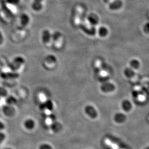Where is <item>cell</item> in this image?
<instances>
[{"label":"cell","instance_id":"17","mask_svg":"<svg viewBox=\"0 0 149 149\" xmlns=\"http://www.w3.org/2000/svg\"><path fill=\"white\" fill-rule=\"evenodd\" d=\"M125 117L124 115L123 114L117 113L115 114V116H114V120H115V122L118 123H120V122H122L124 121L125 120Z\"/></svg>","mask_w":149,"mask_h":149},{"label":"cell","instance_id":"24","mask_svg":"<svg viewBox=\"0 0 149 149\" xmlns=\"http://www.w3.org/2000/svg\"><path fill=\"white\" fill-rule=\"evenodd\" d=\"M109 77L107 76H101L99 78V81L101 82L102 83H105V82H108L109 81Z\"/></svg>","mask_w":149,"mask_h":149},{"label":"cell","instance_id":"33","mask_svg":"<svg viewBox=\"0 0 149 149\" xmlns=\"http://www.w3.org/2000/svg\"><path fill=\"white\" fill-rule=\"evenodd\" d=\"M43 0H33V1H36V2H41L42 3Z\"/></svg>","mask_w":149,"mask_h":149},{"label":"cell","instance_id":"30","mask_svg":"<svg viewBox=\"0 0 149 149\" xmlns=\"http://www.w3.org/2000/svg\"><path fill=\"white\" fill-rule=\"evenodd\" d=\"M5 127V125L3 124V122L0 121V130H3Z\"/></svg>","mask_w":149,"mask_h":149},{"label":"cell","instance_id":"12","mask_svg":"<svg viewBox=\"0 0 149 149\" xmlns=\"http://www.w3.org/2000/svg\"><path fill=\"white\" fill-rule=\"evenodd\" d=\"M31 8L33 10L36 11H39L42 9V8H43L42 3L33 1L31 4Z\"/></svg>","mask_w":149,"mask_h":149},{"label":"cell","instance_id":"5","mask_svg":"<svg viewBox=\"0 0 149 149\" xmlns=\"http://www.w3.org/2000/svg\"><path fill=\"white\" fill-rule=\"evenodd\" d=\"M3 112L6 116L11 117L13 116L15 114V110L13 106L7 104L3 106Z\"/></svg>","mask_w":149,"mask_h":149},{"label":"cell","instance_id":"18","mask_svg":"<svg viewBox=\"0 0 149 149\" xmlns=\"http://www.w3.org/2000/svg\"><path fill=\"white\" fill-rule=\"evenodd\" d=\"M46 62L49 64H53L57 61V59L53 55H49L47 56L46 58Z\"/></svg>","mask_w":149,"mask_h":149},{"label":"cell","instance_id":"25","mask_svg":"<svg viewBox=\"0 0 149 149\" xmlns=\"http://www.w3.org/2000/svg\"><path fill=\"white\" fill-rule=\"evenodd\" d=\"M6 1L10 5H16L19 3L21 0H6Z\"/></svg>","mask_w":149,"mask_h":149},{"label":"cell","instance_id":"29","mask_svg":"<svg viewBox=\"0 0 149 149\" xmlns=\"http://www.w3.org/2000/svg\"><path fill=\"white\" fill-rule=\"evenodd\" d=\"M39 109H40V110H45V109H46V107H45V103H41V104L40 105V106H39Z\"/></svg>","mask_w":149,"mask_h":149},{"label":"cell","instance_id":"3","mask_svg":"<svg viewBox=\"0 0 149 149\" xmlns=\"http://www.w3.org/2000/svg\"><path fill=\"white\" fill-rule=\"evenodd\" d=\"M1 77L5 79H16L19 77V74L15 71L9 72H2L0 74Z\"/></svg>","mask_w":149,"mask_h":149},{"label":"cell","instance_id":"26","mask_svg":"<svg viewBox=\"0 0 149 149\" xmlns=\"http://www.w3.org/2000/svg\"><path fill=\"white\" fill-rule=\"evenodd\" d=\"M5 137H6V136L4 133L3 132H0V144L3 141V140H5Z\"/></svg>","mask_w":149,"mask_h":149},{"label":"cell","instance_id":"34","mask_svg":"<svg viewBox=\"0 0 149 149\" xmlns=\"http://www.w3.org/2000/svg\"><path fill=\"white\" fill-rule=\"evenodd\" d=\"M5 149H11V148H5Z\"/></svg>","mask_w":149,"mask_h":149},{"label":"cell","instance_id":"15","mask_svg":"<svg viewBox=\"0 0 149 149\" xmlns=\"http://www.w3.org/2000/svg\"><path fill=\"white\" fill-rule=\"evenodd\" d=\"M62 125L60 123L55 122L51 125V129L54 132H58L61 129Z\"/></svg>","mask_w":149,"mask_h":149},{"label":"cell","instance_id":"6","mask_svg":"<svg viewBox=\"0 0 149 149\" xmlns=\"http://www.w3.org/2000/svg\"><path fill=\"white\" fill-rule=\"evenodd\" d=\"M88 23L91 25L94 26L96 25L99 22V18L98 16L96 14L94 13H91L88 16Z\"/></svg>","mask_w":149,"mask_h":149},{"label":"cell","instance_id":"23","mask_svg":"<svg viewBox=\"0 0 149 149\" xmlns=\"http://www.w3.org/2000/svg\"><path fill=\"white\" fill-rule=\"evenodd\" d=\"M133 74H134L133 71H132V70L130 69L126 68L124 70V74L127 77H131L132 76Z\"/></svg>","mask_w":149,"mask_h":149},{"label":"cell","instance_id":"4","mask_svg":"<svg viewBox=\"0 0 149 149\" xmlns=\"http://www.w3.org/2000/svg\"><path fill=\"white\" fill-rule=\"evenodd\" d=\"M115 87L113 84L110 82H107L103 83L100 86V89L103 92H109L113 91Z\"/></svg>","mask_w":149,"mask_h":149},{"label":"cell","instance_id":"7","mask_svg":"<svg viewBox=\"0 0 149 149\" xmlns=\"http://www.w3.org/2000/svg\"><path fill=\"white\" fill-rule=\"evenodd\" d=\"M122 5V1L121 0H114L109 4V8L111 10H117L121 8Z\"/></svg>","mask_w":149,"mask_h":149},{"label":"cell","instance_id":"16","mask_svg":"<svg viewBox=\"0 0 149 149\" xmlns=\"http://www.w3.org/2000/svg\"><path fill=\"white\" fill-rule=\"evenodd\" d=\"M122 106L124 110L126 111L130 110L132 107L131 103L129 101L127 100H124V101L122 102Z\"/></svg>","mask_w":149,"mask_h":149},{"label":"cell","instance_id":"32","mask_svg":"<svg viewBox=\"0 0 149 149\" xmlns=\"http://www.w3.org/2000/svg\"><path fill=\"white\" fill-rule=\"evenodd\" d=\"M103 2H104L105 3H108L110 2L111 0H103Z\"/></svg>","mask_w":149,"mask_h":149},{"label":"cell","instance_id":"19","mask_svg":"<svg viewBox=\"0 0 149 149\" xmlns=\"http://www.w3.org/2000/svg\"><path fill=\"white\" fill-rule=\"evenodd\" d=\"M46 107V109L48 110L51 111L53 109L54 105L52 102L50 100H46V101L44 102Z\"/></svg>","mask_w":149,"mask_h":149},{"label":"cell","instance_id":"27","mask_svg":"<svg viewBox=\"0 0 149 149\" xmlns=\"http://www.w3.org/2000/svg\"><path fill=\"white\" fill-rule=\"evenodd\" d=\"M137 62L135 60H133V61H132L131 62V63H130V64H131V66L132 67H133V68H137V67H138V66H139V64H137Z\"/></svg>","mask_w":149,"mask_h":149},{"label":"cell","instance_id":"13","mask_svg":"<svg viewBox=\"0 0 149 149\" xmlns=\"http://www.w3.org/2000/svg\"><path fill=\"white\" fill-rule=\"evenodd\" d=\"M5 101L7 104L13 106L17 103V99L13 96H9L6 97Z\"/></svg>","mask_w":149,"mask_h":149},{"label":"cell","instance_id":"21","mask_svg":"<svg viewBox=\"0 0 149 149\" xmlns=\"http://www.w3.org/2000/svg\"><path fill=\"white\" fill-rule=\"evenodd\" d=\"M8 96V91L5 88L0 87V99Z\"/></svg>","mask_w":149,"mask_h":149},{"label":"cell","instance_id":"9","mask_svg":"<svg viewBox=\"0 0 149 149\" xmlns=\"http://www.w3.org/2000/svg\"><path fill=\"white\" fill-rule=\"evenodd\" d=\"M52 34L48 30H45L42 32V40L44 43H48L51 40Z\"/></svg>","mask_w":149,"mask_h":149},{"label":"cell","instance_id":"31","mask_svg":"<svg viewBox=\"0 0 149 149\" xmlns=\"http://www.w3.org/2000/svg\"><path fill=\"white\" fill-rule=\"evenodd\" d=\"M50 118H51V119L52 120H55L56 119V117H55V115H53V114L51 115Z\"/></svg>","mask_w":149,"mask_h":149},{"label":"cell","instance_id":"22","mask_svg":"<svg viewBox=\"0 0 149 149\" xmlns=\"http://www.w3.org/2000/svg\"><path fill=\"white\" fill-rule=\"evenodd\" d=\"M39 149H53V148L51 145L47 143H44L39 146Z\"/></svg>","mask_w":149,"mask_h":149},{"label":"cell","instance_id":"14","mask_svg":"<svg viewBox=\"0 0 149 149\" xmlns=\"http://www.w3.org/2000/svg\"><path fill=\"white\" fill-rule=\"evenodd\" d=\"M109 33V31L106 27L101 26L98 29V34L102 37H106Z\"/></svg>","mask_w":149,"mask_h":149},{"label":"cell","instance_id":"20","mask_svg":"<svg viewBox=\"0 0 149 149\" xmlns=\"http://www.w3.org/2000/svg\"><path fill=\"white\" fill-rule=\"evenodd\" d=\"M61 36V33L59 31H55L53 33L51 36V40L54 41H56L58 40V39L60 38Z\"/></svg>","mask_w":149,"mask_h":149},{"label":"cell","instance_id":"1","mask_svg":"<svg viewBox=\"0 0 149 149\" xmlns=\"http://www.w3.org/2000/svg\"><path fill=\"white\" fill-rule=\"evenodd\" d=\"M25 59L21 56H16L9 64V68L12 71H16L25 63Z\"/></svg>","mask_w":149,"mask_h":149},{"label":"cell","instance_id":"2","mask_svg":"<svg viewBox=\"0 0 149 149\" xmlns=\"http://www.w3.org/2000/svg\"><path fill=\"white\" fill-rule=\"evenodd\" d=\"M85 113L90 118L92 119H94L97 118L98 116L97 111L93 106L91 105H87L84 109Z\"/></svg>","mask_w":149,"mask_h":149},{"label":"cell","instance_id":"28","mask_svg":"<svg viewBox=\"0 0 149 149\" xmlns=\"http://www.w3.org/2000/svg\"><path fill=\"white\" fill-rule=\"evenodd\" d=\"M4 41V37L2 32L0 31V45H2Z\"/></svg>","mask_w":149,"mask_h":149},{"label":"cell","instance_id":"11","mask_svg":"<svg viewBox=\"0 0 149 149\" xmlns=\"http://www.w3.org/2000/svg\"><path fill=\"white\" fill-rule=\"evenodd\" d=\"M82 28H83V30L84 31H85V33H86L89 35H94L96 33V29L93 26L91 25L90 27H89L88 26L84 25L82 26Z\"/></svg>","mask_w":149,"mask_h":149},{"label":"cell","instance_id":"10","mask_svg":"<svg viewBox=\"0 0 149 149\" xmlns=\"http://www.w3.org/2000/svg\"><path fill=\"white\" fill-rule=\"evenodd\" d=\"M24 125L27 129L32 130L36 126V122L34 120L31 119H28L24 122Z\"/></svg>","mask_w":149,"mask_h":149},{"label":"cell","instance_id":"8","mask_svg":"<svg viewBox=\"0 0 149 149\" xmlns=\"http://www.w3.org/2000/svg\"><path fill=\"white\" fill-rule=\"evenodd\" d=\"M30 18L27 14L23 13L20 16V22L23 27H26L30 23Z\"/></svg>","mask_w":149,"mask_h":149}]
</instances>
